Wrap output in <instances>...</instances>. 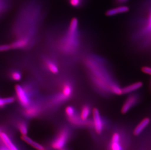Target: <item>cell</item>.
Wrapping results in <instances>:
<instances>
[{
    "instance_id": "obj_18",
    "label": "cell",
    "mask_w": 151,
    "mask_h": 150,
    "mask_svg": "<svg viewBox=\"0 0 151 150\" xmlns=\"http://www.w3.org/2000/svg\"><path fill=\"white\" fill-rule=\"evenodd\" d=\"M47 67L51 73L53 74H56L58 72L59 69L57 65L54 62L50 61H48L46 62Z\"/></svg>"
},
{
    "instance_id": "obj_24",
    "label": "cell",
    "mask_w": 151,
    "mask_h": 150,
    "mask_svg": "<svg viewBox=\"0 0 151 150\" xmlns=\"http://www.w3.org/2000/svg\"><path fill=\"white\" fill-rule=\"evenodd\" d=\"M10 49H11L10 45H9V44L0 45V52L8 51V50H9Z\"/></svg>"
},
{
    "instance_id": "obj_13",
    "label": "cell",
    "mask_w": 151,
    "mask_h": 150,
    "mask_svg": "<svg viewBox=\"0 0 151 150\" xmlns=\"http://www.w3.org/2000/svg\"><path fill=\"white\" fill-rule=\"evenodd\" d=\"M29 43V40L27 38L20 39L13 42L11 45V48L20 49L26 47Z\"/></svg>"
},
{
    "instance_id": "obj_23",
    "label": "cell",
    "mask_w": 151,
    "mask_h": 150,
    "mask_svg": "<svg viewBox=\"0 0 151 150\" xmlns=\"http://www.w3.org/2000/svg\"><path fill=\"white\" fill-rule=\"evenodd\" d=\"M70 4L74 7H78L81 4V0H70Z\"/></svg>"
},
{
    "instance_id": "obj_16",
    "label": "cell",
    "mask_w": 151,
    "mask_h": 150,
    "mask_svg": "<svg viewBox=\"0 0 151 150\" xmlns=\"http://www.w3.org/2000/svg\"><path fill=\"white\" fill-rule=\"evenodd\" d=\"M78 27V20L76 18L72 19L70 23V27L68 29V34H74L77 31Z\"/></svg>"
},
{
    "instance_id": "obj_21",
    "label": "cell",
    "mask_w": 151,
    "mask_h": 150,
    "mask_svg": "<svg viewBox=\"0 0 151 150\" xmlns=\"http://www.w3.org/2000/svg\"><path fill=\"white\" fill-rule=\"evenodd\" d=\"M65 113L68 118L73 116L76 114V110L74 108L71 106H68L66 108Z\"/></svg>"
},
{
    "instance_id": "obj_31",
    "label": "cell",
    "mask_w": 151,
    "mask_h": 150,
    "mask_svg": "<svg viewBox=\"0 0 151 150\" xmlns=\"http://www.w3.org/2000/svg\"><path fill=\"white\" fill-rule=\"evenodd\" d=\"M0 133H1V131H0Z\"/></svg>"
},
{
    "instance_id": "obj_11",
    "label": "cell",
    "mask_w": 151,
    "mask_h": 150,
    "mask_svg": "<svg viewBox=\"0 0 151 150\" xmlns=\"http://www.w3.org/2000/svg\"><path fill=\"white\" fill-rule=\"evenodd\" d=\"M68 118L70 123L74 126H87V120L86 121L82 120L81 118H80V115H78L76 114L73 116Z\"/></svg>"
},
{
    "instance_id": "obj_20",
    "label": "cell",
    "mask_w": 151,
    "mask_h": 150,
    "mask_svg": "<svg viewBox=\"0 0 151 150\" xmlns=\"http://www.w3.org/2000/svg\"><path fill=\"white\" fill-rule=\"evenodd\" d=\"M110 89L113 93L116 95H120L123 94L122 89L116 84H111L110 86Z\"/></svg>"
},
{
    "instance_id": "obj_1",
    "label": "cell",
    "mask_w": 151,
    "mask_h": 150,
    "mask_svg": "<svg viewBox=\"0 0 151 150\" xmlns=\"http://www.w3.org/2000/svg\"><path fill=\"white\" fill-rule=\"evenodd\" d=\"M70 133L67 129L62 130L51 143V147L55 150L63 149L68 141Z\"/></svg>"
},
{
    "instance_id": "obj_10",
    "label": "cell",
    "mask_w": 151,
    "mask_h": 150,
    "mask_svg": "<svg viewBox=\"0 0 151 150\" xmlns=\"http://www.w3.org/2000/svg\"><path fill=\"white\" fill-rule=\"evenodd\" d=\"M22 140H23L24 142L27 143V144L29 145L30 146L34 148V149L37 150H41L45 149V148L43 145L40 144V143H37L36 142L34 141L31 138L29 137L27 135L21 136Z\"/></svg>"
},
{
    "instance_id": "obj_14",
    "label": "cell",
    "mask_w": 151,
    "mask_h": 150,
    "mask_svg": "<svg viewBox=\"0 0 151 150\" xmlns=\"http://www.w3.org/2000/svg\"><path fill=\"white\" fill-rule=\"evenodd\" d=\"M73 93V88L72 86L69 83L65 84L62 87V95L67 99L70 97Z\"/></svg>"
},
{
    "instance_id": "obj_30",
    "label": "cell",
    "mask_w": 151,
    "mask_h": 150,
    "mask_svg": "<svg viewBox=\"0 0 151 150\" xmlns=\"http://www.w3.org/2000/svg\"><path fill=\"white\" fill-rule=\"evenodd\" d=\"M63 150V149H62V150Z\"/></svg>"
},
{
    "instance_id": "obj_7",
    "label": "cell",
    "mask_w": 151,
    "mask_h": 150,
    "mask_svg": "<svg viewBox=\"0 0 151 150\" xmlns=\"http://www.w3.org/2000/svg\"><path fill=\"white\" fill-rule=\"evenodd\" d=\"M150 122V119L148 118H144L138 123L137 125L135 127L134 130L133 131V134L135 136L139 135L143 131L144 129L148 126Z\"/></svg>"
},
{
    "instance_id": "obj_4",
    "label": "cell",
    "mask_w": 151,
    "mask_h": 150,
    "mask_svg": "<svg viewBox=\"0 0 151 150\" xmlns=\"http://www.w3.org/2000/svg\"><path fill=\"white\" fill-rule=\"evenodd\" d=\"M138 96L136 95H131L126 99L121 108V112L123 114L127 113L138 101Z\"/></svg>"
},
{
    "instance_id": "obj_8",
    "label": "cell",
    "mask_w": 151,
    "mask_h": 150,
    "mask_svg": "<svg viewBox=\"0 0 151 150\" xmlns=\"http://www.w3.org/2000/svg\"><path fill=\"white\" fill-rule=\"evenodd\" d=\"M40 109L38 106L32 105L27 106L24 111V115L27 118H32L35 117L40 113Z\"/></svg>"
},
{
    "instance_id": "obj_9",
    "label": "cell",
    "mask_w": 151,
    "mask_h": 150,
    "mask_svg": "<svg viewBox=\"0 0 151 150\" xmlns=\"http://www.w3.org/2000/svg\"><path fill=\"white\" fill-rule=\"evenodd\" d=\"M129 10V8L127 6H120L118 7L108 10L106 12V14L108 16H111L121 13H125L126 12L128 11Z\"/></svg>"
},
{
    "instance_id": "obj_15",
    "label": "cell",
    "mask_w": 151,
    "mask_h": 150,
    "mask_svg": "<svg viewBox=\"0 0 151 150\" xmlns=\"http://www.w3.org/2000/svg\"><path fill=\"white\" fill-rule=\"evenodd\" d=\"M91 114V108L88 105H85L82 108L80 113V118L84 121L88 120Z\"/></svg>"
},
{
    "instance_id": "obj_19",
    "label": "cell",
    "mask_w": 151,
    "mask_h": 150,
    "mask_svg": "<svg viewBox=\"0 0 151 150\" xmlns=\"http://www.w3.org/2000/svg\"><path fill=\"white\" fill-rule=\"evenodd\" d=\"M14 101V97L0 98V108L4 107L7 104H12Z\"/></svg>"
},
{
    "instance_id": "obj_26",
    "label": "cell",
    "mask_w": 151,
    "mask_h": 150,
    "mask_svg": "<svg viewBox=\"0 0 151 150\" xmlns=\"http://www.w3.org/2000/svg\"><path fill=\"white\" fill-rule=\"evenodd\" d=\"M128 0H116L117 3L119 4H122V3H125L126 1H128Z\"/></svg>"
},
{
    "instance_id": "obj_22",
    "label": "cell",
    "mask_w": 151,
    "mask_h": 150,
    "mask_svg": "<svg viewBox=\"0 0 151 150\" xmlns=\"http://www.w3.org/2000/svg\"><path fill=\"white\" fill-rule=\"evenodd\" d=\"M11 78L14 81H20L22 79L21 73L18 71H13L11 74Z\"/></svg>"
},
{
    "instance_id": "obj_17",
    "label": "cell",
    "mask_w": 151,
    "mask_h": 150,
    "mask_svg": "<svg viewBox=\"0 0 151 150\" xmlns=\"http://www.w3.org/2000/svg\"><path fill=\"white\" fill-rule=\"evenodd\" d=\"M18 128L19 131L21 134V136L27 135L28 133V127L26 122L23 121L20 122L18 125Z\"/></svg>"
},
{
    "instance_id": "obj_3",
    "label": "cell",
    "mask_w": 151,
    "mask_h": 150,
    "mask_svg": "<svg viewBox=\"0 0 151 150\" xmlns=\"http://www.w3.org/2000/svg\"><path fill=\"white\" fill-rule=\"evenodd\" d=\"M15 92L19 101L24 107H27L30 104V99L26 91L20 85H16Z\"/></svg>"
},
{
    "instance_id": "obj_2",
    "label": "cell",
    "mask_w": 151,
    "mask_h": 150,
    "mask_svg": "<svg viewBox=\"0 0 151 150\" xmlns=\"http://www.w3.org/2000/svg\"><path fill=\"white\" fill-rule=\"evenodd\" d=\"M93 127L96 133L100 134L104 129V124L99 109L94 108L93 110Z\"/></svg>"
},
{
    "instance_id": "obj_12",
    "label": "cell",
    "mask_w": 151,
    "mask_h": 150,
    "mask_svg": "<svg viewBox=\"0 0 151 150\" xmlns=\"http://www.w3.org/2000/svg\"><path fill=\"white\" fill-rule=\"evenodd\" d=\"M142 82H137L134 84H132L131 85H128L125 87V88H123V94H128L134 92V91L139 89L142 86Z\"/></svg>"
},
{
    "instance_id": "obj_28",
    "label": "cell",
    "mask_w": 151,
    "mask_h": 150,
    "mask_svg": "<svg viewBox=\"0 0 151 150\" xmlns=\"http://www.w3.org/2000/svg\"><path fill=\"white\" fill-rule=\"evenodd\" d=\"M150 26H151V21H150Z\"/></svg>"
},
{
    "instance_id": "obj_5",
    "label": "cell",
    "mask_w": 151,
    "mask_h": 150,
    "mask_svg": "<svg viewBox=\"0 0 151 150\" xmlns=\"http://www.w3.org/2000/svg\"><path fill=\"white\" fill-rule=\"evenodd\" d=\"M121 141V136L119 134L114 133L111 136L109 150H124Z\"/></svg>"
},
{
    "instance_id": "obj_29",
    "label": "cell",
    "mask_w": 151,
    "mask_h": 150,
    "mask_svg": "<svg viewBox=\"0 0 151 150\" xmlns=\"http://www.w3.org/2000/svg\"><path fill=\"white\" fill-rule=\"evenodd\" d=\"M46 150L45 149H43V150Z\"/></svg>"
},
{
    "instance_id": "obj_27",
    "label": "cell",
    "mask_w": 151,
    "mask_h": 150,
    "mask_svg": "<svg viewBox=\"0 0 151 150\" xmlns=\"http://www.w3.org/2000/svg\"><path fill=\"white\" fill-rule=\"evenodd\" d=\"M0 150H9L5 146H0Z\"/></svg>"
},
{
    "instance_id": "obj_6",
    "label": "cell",
    "mask_w": 151,
    "mask_h": 150,
    "mask_svg": "<svg viewBox=\"0 0 151 150\" xmlns=\"http://www.w3.org/2000/svg\"><path fill=\"white\" fill-rule=\"evenodd\" d=\"M0 139L4 144V146L9 150H19L16 145L12 141L10 137L6 133L1 132Z\"/></svg>"
},
{
    "instance_id": "obj_25",
    "label": "cell",
    "mask_w": 151,
    "mask_h": 150,
    "mask_svg": "<svg viewBox=\"0 0 151 150\" xmlns=\"http://www.w3.org/2000/svg\"><path fill=\"white\" fill-rule=\"evenodd\" d=\"M142 71L146 74L151 75V68L149 67H143L142 68Z\"/></svg>"
}]
</instances>
